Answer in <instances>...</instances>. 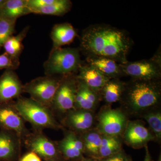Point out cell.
Here are the masks:
<instances>
[{
  "label": "cell",
  "instance_id": "cell-1",
  "mask_svg": "<svg viewBox=\"0 0 161 161\" xmlns=\"http://www.w3.org/2000/svg\"><path fill=\"white\" fill-rule=\"evenodd\" d=\"M133 44L126 31L106 24H94L82 31L79 48L86 58L103 57L123 64L128 62Z\"/></svg>",
  "mask_w": 161,
  "mask_h": 161
},
{
  "label": "cell",
  "instance_id": "cell-2",
  "mask_svg": "<svg viewBox=\"0 0 161 161\" xmlns=\"http://www.w3.org/2000/svg\"><path fill=\"white\" fill-rule=\"evenodd\" d=\"M161 80L131 79L125 82L120 101L125 114L140 116L160 103Z\"/></svg>",
  "mask_w": 161,
  "mask_h": 161
},
{
  "label": "cell",
  "instance_id": "cell-3",
  "mask_svg": "<svg viewBox=\"0 0 161 161\" xmlns=\"http://www.w3.org/2000/svg\"><path fill=\"white\" fill-rule=\"evenodd\" d=\"M14 105L23 120L28 122L37 130H59L62 128L49 108L31 98L20 96L14 102Z\"/></svg>",
  "mask_w": 161,
  "mask_h": 161
},
{
  "label": "cell",
  "instance_id": "cell-4",
  "mask_svg": "<svg viewBox=\"0 0 161 161\" xmlns=\"http://www.w3.org/2000/svg\"><path fill=\"white\" fill-rule=\"evenodd\" d=\"M79 48H53L43 64L47 76H64L78 74L83 61L80 59Z\"/></svg>",
  "mask_w": 161,
  "mask_h": 161
},
{
  "label": "cell",
  "instance_id": "cell-5",
  "mask_svg": "<svg viewBox=\"0 0 161 161\" xmlns=\"http://www.w3.org/2000/svg\"><path fill=\"white\" fill-rule=\"evenodd\" d=\"M124 76L132 79L141 80H161V48L150 59L130 62L120 64Z\"/></svg>",
  "mask_w": 161,
  "mask_h": 161
},
{
  "label": "cell",
  "instance_id": "cell-6",
  "mask_svg": "<svg viewBox=\"0 0 161 161\" xmlns=\"http://www.w3.org/2000/svg\"><path fill=\"white\" fill-rule=\"evenodd\" d=\"M62 76L38 77L23 85V92L28 93L34 100L51 107Z\"/></svg>",
  "mask_w": 161,
  "mask_h": 161
},
{
  "label": "cell",
  "instance_id": "cell-7",
  "mask_svg": "<svg viewBox=\"0 0 161 161\" xmlns=\"http://www.w3.org/2000/svg\"><path fill=\"white\" fill-rule=\"evenodd\" d=\"M97 124L95 129L102 135L122 136L126 126L127 115L120 109H112L106 107L97 116Z\"/></svg>",
  "mask_w": 161,
  "mask_h": 161
},
{
  "label": "cell",
  "instance_id": "cell-8",
  "mask_svg": "<svg viewBox=\"0 0 161 161\" xmlns=\"http://www.w3.org/2000/svg\"><path fill=\"white\" fill-rule=\"evenodd\" d=\"M77 74L64 75L55 93L51 107L61 113L74 109L77 91Z\"/></svg>",
  "mask_w": 161,
  "mask_h": 161
},
{
  "label": "cell",
  "instance_id": "cell-9",
  "mask_svg": "<svg viewBox=\"0 0 161 161\" xmlns=\"http://www.w3.org/2000/svg\"><path fill=\"white\" fill-rule=\"evenodd\" d=\"M121 137L123 142L134 149L143 148L155 141L151 131L138 120L128 121Z\"/></svg>",
  "mask_w": 161,
  "mask_h": 161
},
{
  "label": "cell",
  "instance_id": "cell-10",
  "mask_svg": "<svg viewBox=\"0 0 161 161\" xmlns=\"http://www.w3.org/2000/svg\"><path fill=\"white\" fill-rule=\"evenodd\" d=\"M12 101L0 104V127L2 130L14 132L19 137H26L30 133L24 121Z\"/></svg>",
  "mask_w": 161,
  "mask_h": 161
},
{
  "label": "cell",
  "instance_id": "cell-11",
  "mask_svg": "<svg viewBox=\"0 0 161 161\" xmlns=\"http://www.w3.org/2000/svg\"><path fill=\"white\" fill-rule=\"evenodd\" d=\"M23 93V85L12 69H6L0 77V104L19 98Z\"/></svg>",
  "mask_w": 161,
  "mask_h": 161
},
{
  "label": "cell",
  "instance_id": "cell-12",
  "mask_svg": "<svg viewBox=\"0 0 161 161\" xmlns=\"http://www.w3.org/2000/svg\"><path fill=\"white\" fill-rule=\"evenodd\" d=\"M95 120L93 111L73 109L66 113L63 124L70 131L81 135L93 129Z\"/></svg>",
  "mask_w": 161,
  "mask_h": 161
},
{
  "label": "cell",
  "instance_id": "cell-13",
  "mask_svg": "<svg viewBox=\"0 0 161 161\" xmlns=\"http://www.w3.org/2000/svg\"><path fill=\"white\" fill-rule=\"evenodd\" d=\"M58 150L67 159L82 160L84 150L80 136L73 131H68L64 137L57 144Z\"/></svg>",
  "mask_w": 161,
  "mask_h": 161
},
{
  "label": "cell",
  "instance_id": "cell-14",
  "mask_svg": "<svg viewBox=\"0 0 161 161\" xmlns=\"http://www.w3.org/2000/svg\"><path fill=\"white\" fill-rule=\"evenodd\" d=\"M27 147L32 152L38 156L47 159H53L58 157L59 152L57 144L41 133H36L26 136Z\"/></svg>",
  "mask_w": 161,
  "mask_h": 161
},
{
  "label": "cell",
  "instance_id": "cell-15",
  "mask_svg": "<svg viewBox=\"0 0 161 161\" xmlns=\"http://www.w3.org/2000/svg\"><path fill=\"white\" fill-rule=\"evenodd\" d=\"M101 99L100 95L90 88L83 80L77 78L74 109L88 110L94 112V110L98 106Z\"/></svg>",
  "mask_w": 161,
  "mask_h": 161
},
{
  "label": "cell",
  "instance_id": "cell-16",
  "mask_svg": "<svg viewBox=\"0 0 161 161\" xmlns=\"http://www.w3.org/2000/svg\"><path fill=\"white\" fill-rule=\"evenodd\" d=\"M77 77L84 81L93 91L100 95L103 87L110 79L95 67L84 63L79 68Z\"/></svg>",
  "mask_w": 161,
  "mask_h": 161
},
{
  "label": "cell",
  "instance_id": "cell-17",
  "mask_svg": "<svg viewBox=\"0 0 161 161\" xmlns=\"http://www.w3.org/2000/svg\"><path fill=\"white\" fill-rule=\"evenodd\" d=\"M86 64L95 67L110 79L119 78L124 75L119 64L109 58L99 57L86 58Z\"/></svg>",
  "mask_w": 161,
  "mask_h": 161
},
{
  "label": "cell",
  "instance_id": "cell-18",
  "mask_svg": "<svg viewBox=\"0 0 161 161\" xmlns=\"http://www.w3.org/2000/svg\"><path fill=\"white\" fill-rule=\"evenodd\" d=\"M78 36L77 31L70 23H64L55 25L52 29L51 38L53 48H60L70 44Z\"/></svg>",
  "mask_w": 161,
  "mask_h": 161
},
{
  "label": "cell",
  "instance_id": "cell-19",
  "mask_svg": "<svg viewBox=\"0 0 161 161\" xmlns=\"http://www.w3.org/2000/svg\"><path fill=\"white\" fill-rule=\"evenodd\" d=\"M31 13L27 6V0H6L0 7V17L17 20Z\"/></svg>",
  "mask_w": 161,
  "mask_h": 161
},
{
  "label": "cell",
  "instance_id": "cell-20",
  "mask_svg": "<svg viewBox=\"0 0 161 161\" xmlns=\"http://www.w3.org/2000/svg\"><path fill=\"white\" fill-rule=\"evenodd\" d=\"M19 138L13 132L3 130L0 132L1 159H9L16 154L20 147Z\"/></svg>",
  "mask_w": 161,
  "mask_h": 161
},
{
  "label": "cell",
  "instance_id": "cell-21",
  "mask_svg": "<svg viewBox=\"0 0 161 161\" xmlns=\"http://www.w3.org/2000/svg\"><path fill=\"white\" fill-rule=\"evenodd\" d=\"M125 82L119 78L110 79L106 84L101 92L103 98L107 104L109 105L119 101L125 90Z\"/></svg>",
  "mask_w": 161,
  "mask_h": 161
},
{
  "label": "cell",
  "instance_id": "cell-22",
  "mask_svg": "<svg viewBox=\"0 0 161 161\" xmlns=\"http://www.w3.org/2000/svg\"><path fill=\"white\" fill-rule=\"evenodd\" d=\"M84 153L88 157L98 159L102 135L96 129H92L81 134Z\"/></svg>",
  "mask_w": 161,
  "mask_h": 161
},
{
  "label": "cell",
  "instance_id": "cell-23",
  "mask_svg": "<svg viewBox=\"0 0 161 161\" xmlns=\"http://www.w3.org/2000/svg\"><path fill=\"white\" fill-rule=\"evenodd\" d=\"M123 142L121 136L102 135L98 159L106 158L120 151Z\"/></svg>",
  "mask_w": 161,
  "mask_h": 161
},
{
  "label": "cell",
  "instance_id": "cell-24",
  "mask_svg": "<svg viewBox=\"0 0 161 161\" xmlns=\"http://www.w3.org/2000/svg\"><path fill=\"white\" fill-rule=\"evenodd\" d=\"M29 29V26H26L17 36H11L3 46L5 52L15 60H19L20 55L24 48L23 41Z\"/></svg>",
  "mask_w": 161,
  "mask_h": 161
},
{
  "label": "cell",
  "instance_id": "cell-25",
  "mask_svg": "<svg viewBox=\"0 0 161 161\" xmlns=\"http://www.w3.org/2000/svg\"><path fill=\"white\" fill-rule=\"evenodd\" d=\"M72 2L69 0H58L54 4L39 9L31 10V13L63 16L71 9Z\"/></svg>",
  "mask_w": 161,
  "mask_h": 161
},
{
  "label": "cell",
  "instance_id": "cell-26",
  "mask_svg": "<svg viewBox=\"0 0 161 161\" xmlns=\"http://www.w3.org/2000/svg\"><path fill=\"white\" fill-rule=\"evenodd\" d=\"M149 125L150 130L155 137V141L160 142L161 140V112L157 108L149 110L140 115Z\"/></svg>",
  "mask_w": 161,
  "mask_h": 161
},
{
  "label": "cell",
  "instance_id": "cell-27",
  "mask_svg": "<svg viewBox=\"0 0 161 161\" xmlns=\"http://www.w3.org/2000/svg\"><path fill=\"white\" fill-rule=\"evenodd\" d=\"M16 21L0 17V51L6 41L15 32Z\"/></svg>",
  "mask_w": 161,
  "mask_h": 161
},
{
  "label": "cell",
  "instance_id": "cell-28",
  "mask_svg": "<svg viewBox=\"0 0 161 161\" xmlns=\"http://www.w3.org/2000/svg\"><path fill=\"white\" fill-rule=\"evenodd\" d=\"M19 65V60L14 59L6 52L0 55V69H9L15 70L17 69Z\"/></svg>",
  "mask_w": 161,
  "mask_h": 161
},
{
  "label": "cell",
  "instance_id": "cell-29",
  "mask_svg": "<svg viewBox=\"0 0 161 161\" xmlns=\"http://www.w3.org/2000/svg\"><path fill=\"white\" fill-rule=\"evenodd\" d=\"M57 1L58 0H27V6L31 11L32 9L50 6Z\"/></svg>",
  "mask_w": 161,
  "mask_h": 161
},
{
  "label": "cell",
  "instance_id": "cell-30",
  "mask_svg": "<svg viewBox=\"0 0 161 161\" xmlns=\"http://www.w3.org/2000/svg\"><path fill=\"white\" fill-rule=\"evenodd\" d=\"M100 160L101 161H132V159L131 157L127 154L122 149L114 155Z\"/></svg>",
  "mask_w": 161,
  "mask_h": 161
},
{
  "label": "cell",
  "instance_id": "cell-31",
  "mask_svg": "<svg viewBox=\"0 0 161 161\" xmlns=\"http://www.w3.org/2000/svg\"><path fill=\"white\" fill-rule=\"evenodd\" d=\"M21 161H41L39 156L33 152H29L26 153L23 158L21 159Z\"/></svg>",
  "mask_w": 161,
  "mask_h": 161
},
{
  "label": "cell",
  "instance_id": "cell-32",
  "mask_svg": "<svg viewBox=\"0 0 161 161\" xmlns=\"http://www.w3.org/2000/svg\"><path fill=\"white\" fill-rule=\"evenodd\" d=\"M145 148L146 149V155H145L144 161H153L152 160V158H151V155H150V152H149L148 146H146Z\"/></svg>",
  "mask_w": 161,
  "mask_h": 161
},
{
  "label": "cell",
  "instance_id": "cell-33",
  "mask_svg": "<svg viewBox=\"0 0 161 161\" xmlns=\"http://www.w3.org/2000/svg\"><path fill=\"white\" fill-rule=\"evenodd\" d=\"M82 161H101L100 160L98 159L92 158H83L81 160Z\"/></svg>",
  "mask_w": 161,
  "mask_h": 161
},
{
  "label": "cell",
  "instance_id": "cell-34",
  "mask_svg": "<svg viewBox=\"0 0 161 161\" xmlns=\"http://www.w3.org/2000/svg\"><path fill=\"white\" fill-rule=\"evenodd\" d=\"M6 0H0V7L3 5V3H5Z\"/></svg>",
  "mask_w": 161,
  "mask_h": 161
},
{
  "label": "cell",
  "instance_id": "cell-35",
  "mask_svg": "<svg viewBox=\"0 0 161 161\" xmlns=\"http://www.w3.org/2000/svg\"><path fill=\"white\" fill-rule=\"evenodd\" d=\"M158 161H161V155H160V157H159Z\"/></svg>",
  "mask_w": 161,
  "mask_h": 161
}]
</instances>
